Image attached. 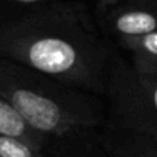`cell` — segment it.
Here are the masks:
<instances>
[{
	"mask_svg": "<svg viewBox=\"0 0 157 157\" xmlns=\"http://www.w3.org/2000/svg\"><path fill=\"white\" fill-rule=\"evenodd\" d=\"M0 56L99 98L114 58L79 2L46 3L2 25Z\"/></svg>",
	"mask_w": 157,
	"mask_h": 157,
	"instance_id": "6da1fadb",
	"label": "cell"
},
{
	"mask_svg": "<svg viewBox=\"0 0 157 157\" xmlns=\"http://www.w3.org/2000/svg\"><path fill=\"white\" fill-rule=\"evenodd\" d=\"M0 98L44 139L105 122L102 98L66 86L21 63L0 56Z\"/></svg>",
	"mask_w": 157,
	"mask_h": 157,
	"instance_id": "7a4b0ae2",
	"label": "cell"
},
{
	"mask_svg": "<svg viewBox=\"0 0 157 157\" xmlns=\"http://www.w3.org/2000/svg\"><path fill=\"white\" fill-rule=\"evenodd\" d=\"M105 25L119 41L157 32V0H125L108 9Z\"/></svg>",
	"mask_w": 157,
	"mask_h": 157,
	"instance_id": "3957f363",
	"label": "cell"
},
{
	"mask_svg": "<svg viewBox=\"0 0 157 157\" xmlns=\"http://www.w3.org/2000/svg\"><path fill=\"white\" fill-rule=\"evenodd\" d=\"M98 128H79L59 137L49 139L44 147L46 157H111L102 147Z\"/></svg>",
	"mask_w": 157,
	"mask_h": 157,
	"instance_id": "277c9868",
	"label": "cell"
},
{
	"mask_svg": "<svg viewBox=\"0 0 157 157\" xmlns=\"http://www.w3.org/2000/svg\"><path fill=\"white\" fill-rule=\"evenodd\" d=\"M99 140L111 157H157V145L151 140L104 122L98 128Z\"/></svg>",
	"mask_w": 157,
	"mask_h": 157,
	"instance_id": "5b68a950",
	"label": "cell"
},
{
	"mask_svg": "<svg viewBox=\"0 0 157 157\" xmlns=\"http://www.w3.org/2000/svg\"><path fill=\"white\" fill-rule=\"evenodd\" d=\"M131 53V66L140 75L157 73V32L119 41Z\"/></svg>",
	"mask_w": 157,
	"mask_h": 157,
	"instance_id": "8992f818",
	"label": "cell"
},
{
	"mask_svg": "<svg viewBox=\"0 0 157 157\" xmlns=\"http://www.w3.org/2000/svg\"><path fill=\"white\" fill-rule=\"evenodd\" d=\"M0 134L25 140L43 151L48 144V139L34 131L3 98H0Z\"/></svg>",
	"mask_w": 157,
	"mask_h": 157,
	"instance_id": "52a82bcc",
	"label": "cell"
},
{
	"mask_svg": "<svg viewBox=\"0 0 157 157\" xmlns=\"http://www.w3.org/2000/svg\"><path fill=\"white\" fill-rule=\"evenodd\" d=\"M0 157H46L44 151L15 137L0 134Z\"/></svg>",
	"mask_w": 157,
	"mask_h": 157,
	"instance_id": "ba28073f",
	"label": "cell"
},
{
	"mask_svg": "<svg viewBox=\"0 0 157 157\" xmlns=\"http://www.w3.org/2000/svg\"><path fill=\"white\" fill-rule=\"evenodd\" d=\"M139 75V81L140 86L145 92V95L148 96V99L151 101V104L154 105L157 110V73L156 75Z\"/></svg>",
	"mask_w": 157,
	"mask_h": 157,
	"instance_id": "9c48e42d",
	"label": "cell"
},
{
	"mask_svg": "<svg viewBox=\"0 0 157 157\" xmlns=\"http://www.w3.org/2000/svg\"><path fill=\"white\" fill-rule=\"evenodd\" d=\"M122 2H125V0H98L99 6H101V8H105V9H111V8L117 6V5L122 3Z\"/></svg>",
	"mask_w": 157,
	"mask_h": 157,
	"instance_id": "30bf717a",
	"label": "cell"
},
{
	"mask_svg": "<svg viewBox=\"0 0 157 157\" xmlns=\"http://www.w3.org/2000/svg\"><path fill=\"white\" fill-rule=\"evenodd\" d=\"M11 2L20 3V5H38V8L46 5V0H11Z\"/></svg>",
	"mask_w": 157,
	"mask_h": 157,
	"instance_id": "8fae6325",
	"label": "cell"
}]
</instances>
